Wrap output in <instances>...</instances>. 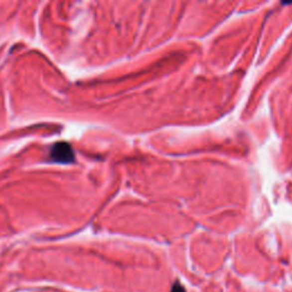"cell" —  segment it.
Instances as JSON below:
<instances>
[{
    "instance_id": "1",
    "label": "cell",
    "mask_w": 292,
    "mask_h": 292,
    "mask_svg": "<svg viewBox=\"0 0 292 292\" xmlns=\"http://www.w3.org/2000/svg\"><path fill=\"white\" fill-rule=\"evenodd\" d=\"M50 157L55 162L71 163L74 159V153L68 143L60 142V143L55 144L50 149Z\"/></svg>"
},
{
    "instance_id": "2",
    "label": "cell",
    "mask_w": 292,
    "mask_h": 292,
    "mask_svg": "<svg viewBox=\"0 0 292 292\" xmlns=\"http://www.w3.org/2000/svg\"><path fill=\"white\" fill-rule=\"evenodd\" d=\"M171 292H186L185 291V289H184V287L181 286L180 283H176L175 286L172 287V289H171Z\"/></svg>"
}]
</instances>
